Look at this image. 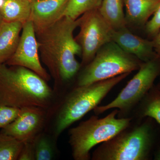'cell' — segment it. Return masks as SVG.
Returning <instances> with one entry per match:
<instances>
[{
    "label": "cell",
    "instance_id": "obj_1",
    "mask_svg": "<svg viewBox=\"0 0 160 160\" xmlns=\"http://www.w3.org/2000/svg\"><path fill=\"white\" fill-rule=\"evenodd\" d=\"M79 19L64 16L53 25L36 34L41 60L57 85L71 80L81 67L76 57L82 54L73 37Z\"/></svg>",
    "mask_w": 160,
    "mask_h": 160
},
{
    "label": "cell",
    "instance_id": "obj_2",
    "mask_svg": "<svg viewBox=\"0 0 160 160\" xmlns=\"http://www.w3.org/2000/svg\"><path fill=\"white\" fill-rule=\"evenodd\" d=\"M46 81L22 66L0 64V104L22 108L46 109L53 97Z\"/></svg>",
    "mask_w": 160,
    "mask_h": 160
},
{
    "label": "cell",
    "instance_id": "obj_3",
    "mask_svg": "<svg viewBox=\"0 0 160 160\" xmlns=\"http://www.w3.org/2000/svg\"><path fill=\"white\" fill-rule=\"evenodd\" d=\"M129 129H124L101 143L92 153L93 160L151 159L160 142L156 122L150 118Z\"/></svg>",
    "mask_w": 160,
    "mask_h": 160
},
{
    "label": "cell",
    "instance_id": "obj_4",
    "mask_svg": "<svg viewBox=\"0 0 160 160\" xmlns=\"http://www.w3.org/2000/svg\"><path fill=\"white\" fill-rule=\"evenodd\" d=\"M115 109L104 118L93 116L69 130V142L75 160H89L95 146L106 142L130 126L132 118H118Z\"/></svg>",
    "mask_w": 160,
    "mask_h": 160
},
{
    "label": "cell",
    "instance_id": "obj_5",
    "mask_svg": "<svg viewBox=\"0 0 160 160\" xmlns=\"http://www.w3.org/2000/svg\"><path fill=\"white\" fill-rule=\"evenodd\" d=\"M124 73L109 79L84 86H78L66 97L57 117L56 135H60L69 126L94 109L112 89L127 77Z\"/></svg>",
    "mask_w": 160,
    "mask_h": 160
},
{
    "label": "cell",
    "instance_id": "obj_6",
    "mask_svg": "<svg viewBox=\"0 0 160 160\" xmlns=\"http://www.w3.org/2000/svg\"><path fill=\"white\" fill-rule=\"evenodd\" d=\"M143 62L127 53L111 41L100 48L78 78V86H84L131 73L138 70Z\"/></svg>",
    "mask_w": 160,
    "mask_h": 160
},
{
    "label": "cell",
    "instance_id": "obj_7",
    "mask_svg": "<svg viewBox=\"0 0 160 160\" xmlns=\"http://www.w3.org/2000/svg\"><path fill=\"white\" fill-rule=\"evenodd\" d=\"M157 57L142 63L138 71L113 101L109 104L98 106L94 109L96 114L104 113L109 109L118 110L125 114L138 105L153 87L160 74V59Z\"/></svg>",
    "mask_w": 160,
    "mask_h": 160
},
{
    "label": "cell",
    "instance_id": "obj_8",
    "mask_svg": "<svg viewBox=\"0 0 160 160\" xmlns=\"http://www.w3.org/2000/svg\"><path fill=\"white\" fill-rule=\"evenodd\" d=\"M79 19L80 31L75 38L82 50V65L86 66L101 47L111 42L113 29L103 18L98 9L85 12Z\"/></svg>",
    "mask_w": 160,
    "mask_h": 160
},
{
    "label": "cell",
    "instance_id": "obj_9",
    "mask_svg": "<svg viewBox=\"0 0 160 160\" xmlns=\"http://www.w3.org/2000/svg\"><path fill=\"white\" fill-rule=\"evenodd\" d=\"M33 24L29 20L23 24L19 42L14 54L5 64L29 69L47 82L50 80L51 76L42 66Z\"/></svg>",
    "mask_w": 160,
    "mask_h": 160
},
{
    "label": "cell",
    "instance_id": "obj_10",
    "mask_svg": "<svg viewBox=\"0 0 160 160\" xmlns=\"http://www.w3.org/2000/svg\"><path fill=\"white\" fill-rule=\"evenodd\" d=\"M45 109L36 106L22 108L18 118L2 129L1 132L11 136L23 143L33 141L38 135L44 124Z\"/></svg>",
    "mask_w": 160,
    "mask_h": 160
},
{
    "label": "cell",
    "instance_id": "obj_11",
    "mask_svg": "<svg viewBox=\"0 0 160 160\" xmlns=\"http://www.w3.org/2000/svg\"><path fill=\"white\" fill-rule=\"evenodd\" d=\"M69 0H35L31 1L29 20L36 34L46 30L64 17Z\"/></svg>",
    "mask_w": 160,
    "mask_h": 160
},
{
    "label": "cell",
    "instance_id": "obj_12",
    "mask_svg": "<svg viewBox=\"0 0 160 160\" xmlns=\"http://www.w3.org/2000/svg\"><path fill=\"white\" fill-rule=\"evenodd\" d=\"M112 41L124 51L132 55L143 62L158 57L154 51L153 41L145 39L133 34L126 26L113 29Z\"/></svg>",
    "mask_w": 160,
    "mask_h": 160
},
{
    "label": "cell",
    "instance_id": "obj_13",
    "mask_svg": "<svg viewBox=\"0 0 160 160\" xmlns=\"http://www.w3.org/2000/svg\"><path fill=\"white\" fill-rule=\"evenodd\" d=\"M23 26L18 22H3L0 25V64H5L14 54Z\"/></svg>",
    "mask_w": 160,
    "mask_h": 160
},
{
    "label": "cell",
    "instance_id": "obj_14",
    "mask_svg": "<svg viewBox=\"0 0 160 160\" xmlns=\"http://www.w3.org/2000/svg\"><path fill=\"white\" fill-rule=\"evenodd\" d=\"M126 6V21L136 26L147 22L160 3V0H123Z\"/></svg>",
    "mask_w": 160,
    "mask_h": 160
},
{
    "label": "cell",
    "instance_id": "obj_15",
    "mask_svg": "<svg viewBox=\"0 0 160 160\" xmlns=\"http://www.w3.org/2000/svg\"><path fill=\"white\" fill-rule=\"evenodd\" d=\"M31 10L30 0H3L0 12L3 22H20L29 21Z\"/></svg>",
    "mask_w": 160,
    "mask_h": 160
},
{
    "label": "cell",
    "instance_id": "obj_16",
    "mask_svg": "<svg viewBox=\"0 0 160 160\" xmlns=\"http://www.w3.org/2000/svg\"><path fill=\"white\" fill-rule=\"evenodd\" d=\"M98 10L106 22L114 30L126 26L123 0H102Z\"/></svg>",
    "mask_w": 160,
    "mask_h": 160
},
{
    "label": "cell",
    "instance_id": "obj_17",
    "mask_svg": "<svg viewBox=\"0 0 160 160\" xmlns=\"http://www.w3.org/2000/svg\"><path fill=\"white\" fill-rule=\"evenodd\" d=\"M138 105L140 119L151 118L160 127V91L156 86L151 88Z\"/></svg>",
    "mask_w": 160,
    "mask_h": 160
},
{
    "label": "cell",
    "instance_id": "obj_18",
    "mask_svg": "<svg viewBox=\"0 0 160 160\" xmlns=\"http://www.w3.org/2000/svg\"><path fill=\"white\" fill-rule=\"evenodd\" d=\"M24 143L9 135L0 132V160H17Z\"/></svg>",
    "mask_w": 160,
    "mask_h": 160
},
{
    "label": "cell",
    "instance_id": "obj_19",
    "mask_svg": "<svg viewBox=\"0 0 160 160\" xmlns=\"http://www.w3.org/2000/svg\"><path fill=\"white\" fill-rule=\"evenodd\" d=\"M102 0H69L64 16L77 20L92 9H98Z\"/></svg>",
    "mask_w": 160,
    "mask_h": 160
},
{
    "label": "cell",
    "instance_id": "obj_20",
    "mask_svg": "<svg viewBox=\"0 0 160 160\" xmlns=\"http://www.w3.org/2000/svg\"><path fill=\"white\" fill-rule=\"evenodd\" d=\"M35 158L36 160H51L54 157L53 144L49 138L38 135L34 140Z\"/></svg>",
    "mask_w": 160,
    "mask_h": 160
},
{
    "label": "cell",
    "instance_id": "obj_21",
    "mask_svg": "<svg viewBox=\"0 0 160 160\" xmlns=\"http://www.w3.org/2000/svg\"><path fill=\"white\" fill-rule=\"evenodd\" d=\"M21 112V109L0 104V128H5L14 121Z\"/></svg>",
    "mask_w": 160,
    "mask_h": 160
},
{
    "label": "cell",
    "instance_id": "obj_22",
    "mask_svg": "<svg viewBox=\"0 0 160 160\" xmlns=\"http://www.w3.org/2000/svg\"><path fill=\"white\" fill-rule=\"evenodd\" d=\"M151 19L146 23V31L149 35L156 36L160 31V3Z\"/></svg>",
    "mask_w": 160,
    "mask_h": 160
},
{
    "label": "cell",
    "instance_id": "obj_23",
    "mask_svg": "<svg viewBox=\"0 0 160 160\" xmlns=\"http://www.w3.org/2000/svg\"><path fill=\"white\" fill-rule=\"evenodd\" d=\"M34 140L32 142L24 143V146L18 160H35L34 152Z\"/></svg>",
    "mask_w": 160,
    "mask_h": 160
},
{
    "label": "cell",
    "instance_id": "obj_24",
    "mask_svg": "<svg viewBox=\"0 0 160 160\" xmlns=\"http://www.w3.org/2000/svg\"><path fill=\"white\" fill-rule=\"evenodd\" d=\"M153 42L155 51H156L158 56L160 58V31L156 35L155 38Z\"/></svg>",
    "mask_w": 160,
    "mask_h": 160
},
{
    "label": "cell",
    "instance_id": "obj_25",
    "mask_svg": "<svg viewBox=\"0 0 160 160\" xmlns=\"http://www.w3.org/2000/svg\"><path fill=\"white\" fill-rule=\"evenodd\" d=\"M153 157H154V160H160V146H159L157 149H156Z\"/></svg>",
    "mask_w": 160,
    "mask_h": 160
},
{
    "label": "cell",
    "instance_id": "obj_26",
    "mask_svg": "<svg viewBox=\"0 0 160 160\" xmlns=\"http://www.w3.org/2000/svg\"><path fill=\"white\" fill-rule=\"evenodd\" d=\"M3 20L2 17V14H1V12H0V25L2 24L3 22Z\"/></svg>",
    "mask_w": 160,
    "mask_h": 160
},
{
    "label": "cell",
    "instance_id": "obj_27",
    "mask_svg": "<svg viewBox=\"0 0 160 160\" xmlns=\"http://www.w3.org/2000/svg\"><path fill=\"white\" fill-rule=\"evenodd\" d=\"M157 86V88H158V89H159L160 91V83H159V84H158L157 86Z\"/></svg>",
    "mask_w": 160,
    "mask_h": 160
},
{
    "label": "cell",
    "instance_id": "obj_28",
    "mask_svg": "<svg viewBox=\"0 0 160 160\" xmlns=\"http://www.w3.org/2000/svg\"><path fill=\"white\" fill-rule=\"evenodd\" d=\"M30 1H35V0H30Z\"/></svg>",
    "mask_w": 160,
    "mask_h": 160
}]
</instances>
